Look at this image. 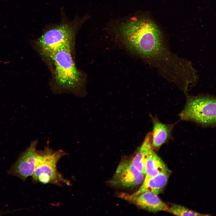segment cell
<instances>
[{
  "label": "cell",
  "mask_w": 216,
  "mask_h": 216,
  "mask_svg": "<svg viewBox=\"0 0 216 216\" xmlns=\"http://www.w3.org/2000/svg\"><path fill=\"white\" fill-rule=\"evenodd\" d=\"M117 31L127 48L142 58L158 61L166 54L162 32L148 17H132L120 24Z\"/></svg>",
  "instance_id": "cell-1"
},
{
  "label": "cell",
  "mask_w": 216,
  "mask_h": 216,
  "mask_svg": "<svg viewBox=\"0 0 216 216\" xmlns=\"http://www.w3.org/2000/svg\"><path fill=\"white\" fill-rule=\"evenodd\" d=\"M76 17L73 21H62L50 26L39 38L34 41L40 53L51 58L58 50L71 45L76 33L86 19Z\"/></svg>",
  "instance_id": "cell-2"
},
{
  "label": "cell",
  "mask_w": 216,
  "mask_h": 216,
  "mask_svg": "<svg viewBox=\"0 0 216 216\" xmlns=\"http://www.w3.org/2000/svg\"><path fill=\"white\" fill-rule=\"evenodd\" d=\"M178 116L181 120L193 122L204 126H215V98L208 96L188 97Z\"/></svg>",
  "instance_id": "cell-3"
},
{
  "label": "cell",
  "mask_w": 216,
  "mask_h": 216,
  "mask_svg": "<svg viewBox=\"0 0 216 216\" xmlns=\"http://www.w3.org/2000/svg\"><path fill=\"white\" fill-rule=\"evenodd\" d=\"M66 154L62 150L55 151L48 146H46L42 157L32 176L33 182L59 186L70 185V181L64 178L57 168L58 161Z\"/></svg>",
  "instance_id": "cell-4"
},
{
  "label": "cell",
  "mask_w": 216,
  "mask_h": 216,
  "mask_svg": "<svg viewBox=\"0 0 216 216\" xmlns=\"http://www.w3.org/2000/svg\"><path fill=\"white\" fill-rule=\"evenodd\" d=\"M71 46L61 48L51 58L55 66L56 82L60 87L68 90L76 89L81 79L71 56Z\"/></svg>",
  "instance_id": "cell-5"
},
{
  "label": "cell",
  "mask_w": 216,
  "mask_h": 216,
  "mask_svg": "<svg viewBox=\"0 0 216 216\" xmlns=\"http://www.w3.org/2000/svg\"><path fill=\"white\" fill-rule=\"evenodd\" d=\"M38 143V139L31 142L8 170L9 175L16 176L23 181L32 176L43 156V150L37 149Z\"/></svg>",
  "instance_id": "cell-6"
},
{
  "label": "cell",
  "mask_w": 216,
  "mask_h": 216,
  "mask_svg": "<svg viewBox=\"0 0 216 216\" xmlns=\"http://www.w3.org/2000/svg\"><path fill=\"white\" fill-rule=\"evenodd\" d=\"M145 176L134 166L130 160H124L119 164L108 183L116 187H134L142 184Z\"/></svg>",
  "instance_id": "cell-7"
},
{
  "label": "cell",
  "mask_w": 216,
  "mask_h": 216,
  "mask_svg": "<svg viewBox=\"0 0 216 216\" xmlns=\"http://www.w3.org/2000/svg\"><path fill=\"white\" fill-rule=\"evenodd\" d=\"M118 196L148 212H169L170 207L159 198L158 195L150 192H144L136 195L122 193Z\"/></svg>",
  "instance_id": "cell-8"
},
{
  "label": "cell",
  "mask_w": 216,
  "mask_h": 216,
  "mask_svg": "<svg viewBox=\"0 0 216 216\" xmlns=\"http://www.w3.org/2000/svg\"><path fill=\"white\" fill-rule=\"evenodd\" d=\"M152 118L153 124L151 133L152 145L153 148L158 149L170 139L175 123L165 124L156 116Z\"/></svg>",
  "instance_id": "cell-9"
},
{
  "label": "cell",
  "mask_w": 216,
  "mask_h": 216,
  "mask_svg": "<svg viewBox=\"0 0 216 216\" xmlns=\"http://www.w3.org/2000/svg\"><path fill=\"white\" fill-rule=\"evenodd\" d=\"M145 169V176L143 182L160 174L170 172L165 163L154 151L153 148L148 153Z\"/></svg>",
  "instance_id": "cell-10"
},
{
  "label": "cell",
  "mask_w": 216,
  "mask_h": 216,
  "mask_svg": "<svg viewBox=\"0 0 216 216\" xmlns=\"http://www.w3.org/2000/svg\"><path fill=\"white\" fill-rule=\"evenodd\" d=\"M170 173L163 172L143 182L138 190L131 194L136 195L144 192H148L158 195L166 184Z\"/></svg>",
  "instance_id": "cell-11"
},
{
  "label": "cell",
  "mask_w": 216,
  "mask_h": 216,
  "mask_svg": "<svg viewBox=\"0 0 216 216\" xmlns=\"http://www.w3.org/2000/svg\"><path fill=\"white\" fill-rule=\"evenodd\" d=\"M151 139V133H149L147 135L134 156L130 160L134 166L145 175L146 160L150 151L153 148Z\"/></svg>",
  "instance_id": "cell-12"
},
{
  "label": "cell",
  "mask_w": 216,
  "mask_h": 216,
  "mask_svg": "<svg viewBox=\"0 0 216 216\" xmlns=\"http://www.w3.org/2000/svg\"><path fill=\"white\" fill-rule=\"evenodd\" d=\"M169 212L177 216H207L190 210L184 206L174 205L170 207Z\"/></svg>",
  "instance_id": "cell-13"
},
{
  "label": "cell",
  "mask_w": 216,
  "mask_h": 216,
  "mask_svg": "<svg viewBox=\"0 0 216 216\" xmlns=\"http://www.w3.org/2000/svg\"></svg>",
  "instance_id": "cell-14"
}]
</instances>
